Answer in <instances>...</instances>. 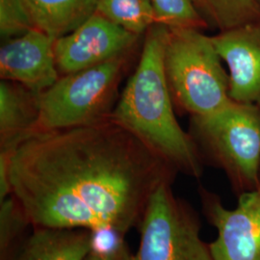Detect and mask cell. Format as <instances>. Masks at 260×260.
Returning <instances> with one entry per match:
<instances>
[{
	"label": "cell",
	"instance_id": "6",
	"mask_svg": "<svg viewBox=\"0 0 260 260\" xmlns=\"http://www.w3.org/2000/svg\"><path fill=\"white\" fill-rule=\"evenodd\" d=\"M202 145L231 173L255 184L260 165V109L231 101L209 116L193 118Z\"/></svg>",
	"mask_w": 260,
	"mask_h": 260
},
{
	"label": "cell",
	"instance_id": "7",
	"mask_svg": "<svg viewBox=\"0 0 260 260\" xmlns=\"http://www.w3.org/2000/svg\"><path fill=\"white\" fill-rule=\"evenodd\" d=\"M141 38L95 12L73 32L56 40L58 72L69 75L135 53Z\"/></svg>",
	"mask_w": 260,
	"mask_h": 260
},
{
	"label": "cell",
	"instance_id": "5",
	"mask_svg": "<svg viewBox=\"0 0 260 260\" xmlns=\"http://www.w3.org/2000/svg\"><path fill=\"white\" fill-rule=\"evenodd\" d=\"M138 231L139 247L130 260H213L197 216L173 194L171 183L151 196Z\"/></svg>",
	"mask_w": 260,
	"mask_h": 260
},
{
	"label": "cell",
	"instance_id": "18",
	"mask_svg": "<svg viewBox=\"0 0 260 260\" xmlns=\"http://www.w3.org/2000/svg\"><path fill=\"white\" fill-rule=\"evenodd\" d=\"M35 29L23 0H0V36L2 41L19 37Z\"/></svg>",
	"mask_w": 260,
	"mask_h": 260
},
{
	"label": "cell",
	"instance_id": "4",
	"mask_svg": "<svg viewBox=\"0 0 260 260\" xmlns=\"http://www.w3.org/2000/svg\"><path fill=\"white\" fill-rule=\"evenodd\" d=\"M133 55L60 75L55 83L40 93L35 133L83 126L110 118Z\"/></svg>",
	"mask_w": 260,
	"mask_h": 260
},
{
	"label": "cell",
	"instance_id": "1",
	"mask_svg": "<svg viewBox=\"0 0 260 260\" xmlns=\"http://www.w3.org/2000/svg\"><path fill=\"white\" fill-rule=\"evenodd\" d=\"M7 152L11 196L31 226L88 230L96 245L138 230L176 170L112 117L38 132Z\"/></svg>",
	"mask_w": 260,
	"mask_h": 260
},
{
	"label": "cell",
	"instance_id": "17",
	"mask_svg": "<svg viewBox=\"0 0 260 260\" xmlns=\"http://www.w3.org/2000/svg\"><path fill=\"white\" fill-rule=\"evenodd\" d=\"M156 23L168 27H204L205 20L195 0H151Z\"/></svg>",
	"mask_w": 260,
	"mask_h": 260
},
{
	"label": "cell",
	"instance_id": "20",
	"mask_svg": "<svg viewBox=\"0 0 260 260\" xmlns=\"http://www.w3.org/2000/svg\"><path fill=\"white\" fill-rule=\"evenodd\" d=\"M257 2H258V3H259V5H260V0H257Z\"/></svg>",
	"mask_w": 260,
	"mask_h": 260
},
{
	"label": "cell",
	"instance_id": "16",
	"mask_svg": "<svg viewBox=\"0 0 260 260\" xmlns=\"http://www.w3.org/2000/svg\"><path fill=\"white\" fill-rule=\"evenodd\" d=\"M198 9L221 31L260 20L257 0H195Z\"/></svg>",
	"mask_w": 260,
	"mask_h": 260
},
{
	"label": "cell",
	"instance_id": "13",
	"mask_svg": "<svg viewBox=\"0 0 260 260\" xmlns=\"http://www.w3.org/2000/svg\"><path fill=\"white\" fill-rule=\"evenodd\" d=\"M35 29L53 39L66 36L95 13V0H23Z\"/></svg>",
	"mask_w": 260,
	"mask_h": 260
},
{
	"label": "cell",
	"instance_id": "10",
	"mask_svg": "<svg viewBox=\"0 0 260 260\" xmlns=\"http://www.w3.org/2000/svg\"><path fill=\"white\" fill-rule=\"evenodd\" d=\"M212 41L229 68L231 100L260 109V20L221 31Z\"/></svg>",
	"mask_w": 260,
	"mask_h": 260
},
{
	"label": "cell",
	"instance_id": "11",
	"mask_svg": "<svg viewBox=\"0 0 260 260\" xmlns=\"http://www.w3.org/2000/svg\"><path fill=\"white\" fill-rule=\"evenodd\" d=\"M40 93L21 84L0 82V150L13 151L37 129Z\"/></svg>",
	"mask_w": 260,
	"mask_h": 260
},
{
	"label": "cell",
	"instance_id": "15",
	"mask_svg": "<svg viewBox=\"0 0 260 260\" xmlns=\"http://www.w3.org/2000/svg\"><path fill=\"white\" fill-rule=\"evenodd\" d=\"M32 228L13 196L0 202V260H17Z\"/></svg>",
	"mask_w": 260,
	"mask_h": 260
},
{
	"label": "cell",
	"instance_id": "12",
	"mask_svg": "<svg viewBox=\"0 0 260 260\" xmlns=\"http://www.w3.org/2000/svg\"><path fill=\"white\" fill-rule=\"evenodd\" d=\"M94 245L88 230L32 228L17 260H85Z\"/></svg>",
	"mask_w": 260,
	"mask_h": 260
},
{
	"label": "cell",
	"instance_id": "9",
	"mask_svg": "<svg viewBox=\"0 0 260 260\" xmlns=\"http://www.w3.org/2000/svg\"><path fill=\"white\" fill-rule=\"evenodd\" d=\"M55 39L32 29L3 41L0 47V77L41 93L60 77L56 65Z\"/></svg>",
	"mask_w": 260,
	"mask_h": 260
},
{
	"label": "cell",
	"instance_id": "8",
	"mask_svg": "<svg viewBox=\"0 0 260 260\" xmlns=\"http://www.w3.org/2000/svg\"><path fill=\"white\" fill-rule=\"evenodd\" d=\"M202 198L218 233L209 245L213 260H260V188L244 193L234 209L205 191Z\"/></svg>",
	"mask_w": 260,
	"mask_h": 260
},
{
	"label": "cell",
	"instance_id": "3",
	"mask_svg": "<svg viewBox=\"0 0 260 260\" xmlns=\"http://www.w3.org/2000/svg\"><path fill=\"white\" fill-rule=\"evenodd\" d=\"M212 37L197 28L169 27L163 66L173 101L192 118L223 108L230 98V78Z\"/></svg>",
	"mask_w": 260,
	"mask_h": 260
},
{
	"label": "cell",
	"instance_id": "2",
	"mask_svg": "<svg viewBox=\"0 0 260 260\" xmlns=\"http://www.w3.org/2000/svg\"><path fill=\"white\" fill-rule=\"evenodd\" d=\"M168 32L166 25L154 23L143 36L136 69L111 117L176 170L198 177L202 168L195 142L177 121L164 72Z\"/></svg>",
	"mask_w": 260,
	"mask_h": 260
},
{
	"label": "cell",
	"instance_id": "19",
	"mask_svg": "<svg viewBox=\"0 0 260 260\" xmlns=\"http://www.w3.org/2000/svg\"><path fill=\"white\" fill-rule=\"evenodd\" d=\"M132 252L124 240L102 247L95 246L85 260H130Z\"/></svg>",
	"mask_w": 260,
	"mask_h": 260
},
{
	"label": "cell",
	"instance_id": "14",
	"mask_svg": "<svg viewBox=\"0 0 260 260\" xmlns=\"http://www.w3.org/2000/svg\"><path fill=\"white\" fill-rule=\"evenodd\" d=\"M95 12L141 37L156 23L151 0H95Z\"/></svg>",
	"mask_w": 260,
	"mask_h": 260
}]
</instances>
